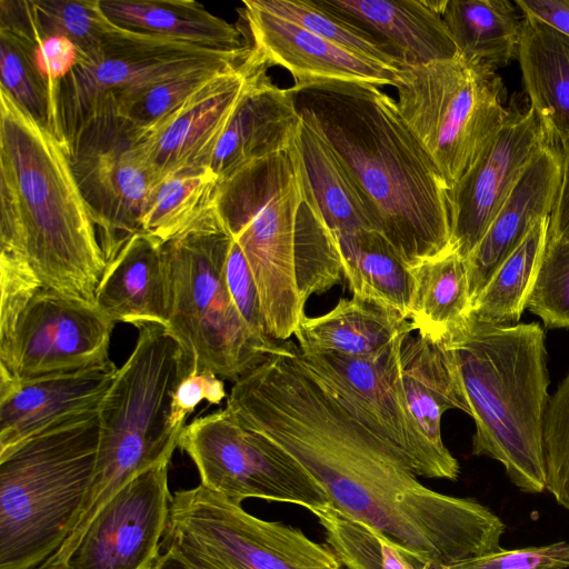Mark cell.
<instances>
[{
	"label": "cell",
	"instance_id": "cell-18",
	"mask_svg": "<svg viewBox=\"0 0 569 569\" xmlns=\"http://www.w3.org/2000/svg\"><path fill=\"white\" fill-rule=\"evenodd\" d=\"M263 63L251 50L218 74L181 108L144 132L143 144L158 183L183 171L209 168L213 150Z\"/></svg>",
	"mask_w": 569,
	"mask_h": 569
},
{
	"label": "cell",
	"instance_id": "cell-44",
	"mask_svg": "<svg viewBox=\"0 0 569 569\" xmlns=\"http://www.w3.org/2000/svg\"><path fill=\"white\" fill-rule=\"evenodd\" d=\"M34 64L48 87L51 103L50 130L61 140L58 122L60 87L77 66L79 54L76 46L62 36H40L32 48Z\"/></svg>",
	"mask_w": 569,
	"mask_h": 569
},
{
	"label": "cell",
	"instance_id": "cell-3",
	"mask_svg": "<svg viewBox=\"0 0 569 569\" xmlns=\"http://www.w3.org/2000/svg\"><path fill=\"white\" fill-rule=\"evenodd\" d=\"M0 249L23 253L44 288L94 305L107 261L69 150L1 87Z\"/></svg>",
	"mask_w": 569,
	"mask_h": 569
},
{
	"label": "cell",
	"instance_id": "cell-1",
	"mask_svg": "<svg viewBox=\"0 0 569 569\" xmlns=\"http://www.w3.org/2000/svg\"><path fill=\"white\" fill-rule=\"evenodd\" d=\"M226 405L244 429L305 467L332 507L377 528L432 569L502 549L506 525L499 516L475 499L422 485L292 341L237 380Z\"/></svg>",
	"mask_w": 569,
	"mask_h": 569
},
{
	"label": "cell",
	"instance_id": "cell-37",
	"mask_svg": "<svg viewBox=\"0 0 569 569\" xmlns=\"http://www.w3.org/2000/svg\"><path fill=\"white\" fill-rule=\"evenodd\" d=\"M32 4L40 34L68 38L79 60L93 57L118 27L106 16L100 0H38Z\"/></svg>",
	"mask_w": 569,
	"mask_h": 569
},
{
	"label": "cell",
	"instance_id": "cell-28",
	"mask_svg": "<svg viewBox=\"0 0 569 569\" xmlns=\"http://www.w3.org/2000/svg\"><path fill=\"white\" fill-rule=\"evenodd\" d=\"M289 149L303 189L332 236L375 230L370 212L338 157L302 119Z\"/></svg>",
	"mask_w": 569,
	"mask_h": 569
},
{
	"label": "cell",
	"instance_id": "cell-16",
	"mask_svg": "<svg viewBox=\"0 0 569 569\" xmlns=\"http://www.w3.org/2000/svg\"><path fill=\"white\" fill-rule=\"evenodd\" d=\"M169 463L142 471L119 489L59 569H152L169 519Z\"/></svg>",
	"mask_w": 569,
	"mask_h": 569
},
{
	"label": "cell",
	"instance_id": "cell-5",
	"mask_svg": "<svg viewBox=\"0 0 569 569\" xmlns=\"http://www.w3.org/2000/svg\"><path fill=\"white\" fill-rule=\"evenodd\" d=\"M216 213L244 254L266 316H298L312 295L329 289V243L305 202L290 149L254 160L219 180Z\"/></svg>",
	"mask_w": 569,
	"mask_h": 569
},
{
	"label": "cell",
	"instance_id": "cell-38",
	"mask_svg": "<svg viewBox=\"0 0 569 569\" xmlns=\"http://www.w3.org/2000/svg\"><path fill=\"white\" fill-rule=\"evenodd\" d=\"M34 41L23 33L0 28V87L36 121L50 129V96L33 61Z\"/></svg>",
	"mask_w": 569,
	"mask_h": 569
},
{
	"label": "cell",
	"instance_id": "cell-11",
	"mask_svg": "<svg viewBox=\"0 0 569 569\" xmlns=\"http://www.w3.org/2000/svg\"><path fill=\"white\" fill-rule=\"evenodd\" d=\"M250 47L233 51L211 50L162 37L117 27L91 58L78 60L63 79L58 99L61 140L68 146L80 128L99 110L116 111L152 87L210 66L243 61Z\"/></svg>",
	"mask_w": 569,
	"mask_h": 569
},
{
	"label": "cell",
	"instance_id": "cell-40",
	"mask_svg": "<svg viewBox=\"0 0 569 569\" xmlns=\"http://www.w3.org/2000/svg\"><path fill=\"white\" fill-rule=\"evenodd\" d=\"M527 308L547 328H569V240H547Z\"/></svg>",
	"mask_w": 569,
	"mask_h": 569
},
{
	"label": "cell",
	"instance_id": "cell-26",
	"mask_svg": "<svg viewBox=\"0 0 569 569\" xmlns=\"http://www.w3.org/2000/svg\"><path fill=\"white\" fill-rule=\"evenodd\" d=\"M518 61L546 141L556 144L569 134V36L522 14Z\"/></svg>",
	"mask_w": 569,
	"mask_h": 569
},
{
	"label": "cell",
	"instance_id": "cell-39",
	"mask_svg": "<svg viewBox=\"0 0 569 569\" xmlns=\"http://www.w3.org/2000/svg\"><path fill=\"white\" fill-rule=\"evenodd\" d=\"M234 66L237 64L203 67L166 80L116 112L147 133L181 108L218 74Z\"/></svg>",
	"mask_w": 569,
	"mask_h": 569
},
{
	"label": "cell",
	"instance_id": "cell-8",
	"mask_svg": "<svg viewBox=\"0 0 569 569\" xmlns=\"http://www.w3.org/2000/svg\"><path fill=\"white\" fill-rule=\"evenodd\" d=\"M231 237L214 210L181 236L163 243L171 283L168 329L194 365L236 382L280 341L268 345L246 327L226 283Z\"/></svg>",
	"mask_w": 569,
	"mask_h": 569
},
{
	"label": "cell",
	"instance_id": "cell-27",
	"mask_svg": "<svg viewBox=\"0 0 569 569\" xmlns=\"http://www.w3.org/2000/svg\"><path fill=\"white\" fill-rule=\"evenodd\" d=\"M400 375L409 410L428 441L450 453L441 436V419L449 409L469 415L451 361L441 340L407 332L399 346Z\"/></svg>",
	"mask_w": 569,
	"mask_h": 569
},
{
	"label": "cell",
	"instance_id": "cell-45",
	"mask_svg": "<svg viewBox=\"0 0 569 569\" xmlns=\"http://www.w3.org/2000/svg\"><path fill=\"white\" fill-rule=\"evenodd\" d=\"M449 569H569V542L500 549L448 566Z\"/></svg>",
	"mask_w": 569,
	"mask_h": 569
},
{
	"label": "cell",
	"instance_id": "cell-36",
	"mask_svg": "<svg viewBox=\"0 0 569 569\" xmlns=\"http://www.w3.org/2000/svg\"><path fill=\"white\" fill-rule=\"evenodd\" d=\"M271 14L301 26L327 41L391 68L400 63L391 50L365 30L323 9L315 0H252Z\"/></svg>",
	"mask_w": 569,
	"mask_h": 569
},
{
	"label": "cell",
	"instance_id": "cell-9",
	"mask_svg": "<svg viewBox=\"0 0 569 569\" xmlns=\"http://www.w3.org/2000/svg\"><path fill=\"white\" fill-rule=\"evenodd\" d=\"M395 88L402 119L448 190L475 163L508 116L496 70L460 53L401 66Z\"/></svg>",
	"mask_w": 569,
	"mask_h": 569
},
{
	"label": "cell",
	"instance_id": "cell-33",
	"mask_svg": "<svg viewBox=\"0 0 569 569\" xmlns=\"http://www.w3.org/2000/svg\"><path fill=\"white\" fill-rule=\"evenodd\" d=\"M550 217L540 219L521 244L501 263L471 307L468 319L515 326L531 295L546 248Z\"/></svg>",
	"mask_w": 569,
	"mask_h": 569
},
{
	"label": "cell",
	"instance_id": "cell-4",
	"mask_svg": "<svg viewBox=\"0 0 569 569\" xmlns=\"http://www.w3.org/2000/svg\"><path fill=\"white\" fill-rule=\"evenodd\" d=\"M441 341L476 423L472 455L499 461L521 491L543 492L550 396L540 325L496 327L467 318Z\"/></svg>",
	"mask_w": 569,
	"mask_h": 569
},
{
	"label": "cell",
	"instance_id": "cell-50",
	"mask_svg": "<svg viewBox=\"0 0 569 569\" xmlns=\"http://www.w3.org/2000/svg\"><path fill=\"white\" fill-rule=\"evenodd\" d=\"M435 569H449V567L448 566H439V567H437Z\"/></svg>",
	"mask_w": 569,
	"mask_h": 569
},
{
	"label": "cell",
	"instance_id": "cell-13",
	"mask_svg": "<svg viewBox=\"0 0 569 569\" xmlns=\"http://www.w3.org/2000/svg\"><path fill=\"white\" fill-rule=\"evenodd\" d=\"M178 447L194 462L201 485L234 503L258 498L298 505L309 511L329 503L305 467L244 429L227 408L184 426Z\"/></svg>",
	"mask_w": 569,
	"mask_h": 569
},
{
	"label": "cell",
	"instance_id": "cell-19",
	"mask_svg": "<svg viewBox=\"0 0 569 569\" xmlns=\"http://www.w3.org/2000/svg\"><path fill=\"white\" fill-rule=\"evenodd\" d=\"M249 30L251 53L266 67L288 70L293 86L343 81L396 87L399 68L345 50L301 26L271 14L252 0L239 10Z\"/></svg>",
	"mask_w": 569,
	"mask_h": 569
},
{
	"label": "cell",
	"instance_id": "cell-25",
	"mask_svg": "<svg viewBox=\"0 0 569 569\" xmlns=\"http://www.w3.org/2000/svg\"><path fill=\"white\" fill-rule=\"evenodd\" d=\"M412 323L390 307L352 296L340 299L325 315L305 317L295 337L307 353H336L346 357H371L386 350Z\"/></svg>",
	"mask_w": 569,
	"mask_h": 569
},
{
	"label": "cell",
	"instance_id": "cell-22",
	"mask_svg": "<svg viewBox=\"0 0 569 569\" xmlns=\"http://www.w3.org/2000/svg\"><path fill=\"white\" fill-rule=\"evenodd\" d=\"M385 43L401 66L451 59L458 49L442 20L447 0H315Z\"/></svg>",
	"mask_w": 569,
	"mask_h": 569
},
{
	"label": "cell",
	"instance_id": "cell-14",
	"mask_svg": "<svg viewBox=\"0 0 569 569\" xmlns=\"http://www.w3.org/2000/svg\"><path fill=\"white\" fill-rule=\"evenodd\" d=\"M407 332L411 331L371 357L301 353L349 411L391 446L416 476L453 481L460 473L458 460L428 441L408 407L399 365V346Z\"/></svg>",
	"mask_w": 569,
	"mask_h": 569
},
{
	"label": "cell",
	"instance_id": "cell-34",
	"mask_svg": "<svg viewBox=\"0 0 569 569\" xmlns=\"http://www.w3.org/2000/svg\"><path fill=\"white\" fill-rule=\"evenodd\" d=\"M219 179L209 169L189 170L161 181L141 220V232L166 243L214 210Z\"/></svg>",
	"mask_w": 569,
	"mask_h": 569
},
{
	"label": "cell",
	"instance_id": "cell-7",
	"mask_svg": "<svg viewBox=\"0 0 569 569\" xmlns=\"http://www.w3.org/2000/svg\"><path fill=\"white\" fill-rule=\"evenodd\" d=\"M99 410L0 456V569H38L70 536L94 476Z\"/></svg>",
	"mask_w": 569,
	"mask_h": 569
},
{
	"label": "cell",
	"instance_id": "cell-32",
	"mask_svg": "<svg viewBox=\"0 0 569 569\" xmlns=\"http://www.w3.org/2000/svg\"><path fill=\"white\" fill-rule=\"evenodd\" d=\"M509 0H447L442 20L458 53L492 69L518 59L522 32Z\"/></svg>",
	"mask_w": 569,
	"mask_h": 569
},
{
	"label": "cell",
	"instance_id": "cell-31",
	"mask_svg": "<svg viewBox=\"0 0 569 569\" xmlns=\"http://www.w3.org/2000/svg\"><path fill=\"white\" fill-rule=\"evenodd\" d=\"M411 272L409 321L422 337L442 340L461 327L471 311L466 259L449 249L412 267Z\"/></svg>",
	"mask_w": 569,
	"mask_h": 569
},
{
	"label": "cell",
	"instance_id": "cell-23",
	"mask_svg": "<svg viewBox=\"0 0 569 569\" xmlns=\"http://www.w3.org/2000/svg\"><path fill=\"white\" fill-rule=\"evenodd\" d=\"M261 71L251 81L220 137L209 169L219 180L246 164L291 146L301 117L290 89Z\"/></svg>",
	"mask_w": 569,
	"mask_h": 569
},
{
	"label": "cell",
	"instance_id": "cell-12",
	"mask_svg": "<svg viewBox=\"0 0 569 569\" xmlns=\"http://www.w3.org/2000/svg\"><path fill=\"white\" fill-rule=\"evenodd\" d=\"M144 131L113 108L97 111L67 148L80 192L108 262L136 233L159 184Z\"/></svg>",
	"mask_w": 569,
	"mask_h": 569
},
{
	"label": "cell",
	"instance_id": "cell-49",
	"mask_svg": "<svg viewBox=\"0 0 569 569\" xmlns=\"http://www.w3.org/2000/svg\"><path fill=\"white\" fill-rule=\"evenodd\" d=\"M152 569H216L197 557L174 548L161 550Z\"/></svg>",
	"mask_w": 569,
	"mask_h": 569
},
{
	"label": "cell",
	"instance_id": "cell-2",
	"mask_svg": "<svg viewBox=\"0 0 569 569\" xmlns=\"http://www.w3.org/2000/svg\"><path fill=\"white\" fill-rule=\"evenodd\" d=\"M301 119L331 148L356 184L376 231L415 267L450 249L448 189L402 119L370 83L289 88Z\"/></svg>",
	"mask_w": 569,
	"mask_h": 569
},
{
	"label": "cell",
	"instance_id": "cell-35",
	"mask_svg": "<svg viewBox=\"0 0 569 569\" xmlns=\"http://www.w3.org/2000/svg\"><path fill=\"white\" fill-rule=\"evenodd\" d=\"M327 543L346 569H432L377 528L330 503L312 509Z\"/></svg>",
	"mask_w": 569,
	"mask_h": 569
},
{
	"label": "cell",
	"instance_id": "cell-29",
	"mask_svg": "<svg viewBox=\"0 0 569 569\" xmlns=\"http://www.w3.org/2000/svg\"><path fill=\"white\" fill-rule=\"evenodd\" d=\"M106 16L118 27L198 47L242 49L239 30L192 0H100Z\"/></svg>",
	"mask_w": 569,
	"mask_h": 569
},
{
	"label": "cell",
	"instance_id": "cell-6",
	"mask_svg": "<svg viewBox=\"0 0 569 569\" xmlns=\"http://www.w3.org/2000/svg\"><path fill=\"white\" fill-rule=\"evenodd\" d=\"M99 410L94 476L77 525L47 561L59 569L103 505L142 471L170 462L182 429L171 425L172 398L194 365L168 327L142 322Z\"/></svg>",
	"mask_w": 569,
	"mask_h": 569
},
{
	"label": "cell",
	"instance_id": "cell-43",
	"mask_svg": "<svg viewBox=\"0 0 569 569\" xmlns=\"http://www.w3.org/2000/svg\"><path fill=\"white\" fill-rule=\"evenodd\" d=\"M224 276L232 302L249 331L264 343L278 342L268 336L253 276L243 252L232 238L227 254Z\"/></svg>",
	"mask_w": 569,
	"mask_h": 569
},
{
	"label": "cell",
	"instance_id": "cell-42",
	"mask_svg": "<svg viewBox=\"0 0 569 569\" xmlns=\"http://www.w3.org/2000/svg\"><path fill=\"white\" fill-rule=\"evenodd\" d=\"M28 258L16 250L0 251V357L11 345L20 316L42 288Z\"/></svg>",
	"mask_w": 569,
	"mask_h": 569
},
{
	"label": "cell",
	"instance_id": "cell-17",
	"mask_svg": "<svg viewBox=\"0 0 569 569\" xmlns=\"http://www.w3.org/2000/svg\"><path fill=\"white\" fill-rule=\"evenodd\" d=\"M547 144L533 109L510 103L508 116L475 163L448 190L450 249L467 258L479 243L522 173Z\"/></svg>",
	"mask_w": 569,
	"mask_h": 569
},
{
	"label": "cell",
	"instance_id": "cell-41",
	"mask_svg": "<svg viewBox=\"0 0 569 569\" xmlns=\"http://www.w3.org/2000/svg\"><path fill=\"white\" fill-rule=\"evenodd\" d=\"M546 490L569 510V373L549 398L543 419Z\"/></svg>",
	"mask_w": 569,
	"mask_h": 569
},
{
	"label": "cell",
	"instance_id": "cell-21",
	"mask_svg": "<svg viewBox=\"0 0 569 569\" xmlns=\"http://www.w3.org/2000/svg\"><path fill=\"white\" fill-rule=\"evenodd\" d=\"M561 184V154L547 143L527 167L483 237L466 258L471 307L533 226L550 217Z\"/></svg>",
	"mask_w": 569,
	"mask_h": 569
},
{
	"label": "cell",
	"instance_id": "cell-46",
	"mask_svg": "<svg viewBox=\"0 0 569 569\" xmlns=\"http://www.w3.org/2000/svg\"><path fill=\"white\" fill-rule=\"evenodd\" d=\"M227 397L223 380L209 371H192L179 383L171 405V425L182 429L187 417L203 400L220 405Z\"/></svg>",
	"mask_w": 569,
	"mask_h": 569
},
{
	"label": "cell",
	"instance_id": "cell-47",
	"mask_svg": "<svg viewBox=\"0 0 569 569\" xmlns=\"http://www.w3.org/2000/svg\"><path fill=\"white\" fill-rule=\"evenodd\" d=\"M556 146L561 154V184L556 207L550 216L548 238L551 241L569 240V134Z\"/></svg>",
	"mask_w": 569,
	"mask_h": 569
},
{
	"label": "cell",
	"instance_id": "cell-20",
	"mask_svg": "<svg viewBox=\"0 0 569 569\" xmlns=\"http://www.w3.org/2000/svg\"><path fill=\"white\" fill-rule=\"evenodd\" d=\"M118 369L108 361L28 380L0 379V456L52 427L98 411Z\"/></svg>",
	"mask_w": 569,
	"mask_h": 569
},
{
	"label": "cell",
	"instance_id": "cell-48",
	"mask_svg": "<svg viewBox=\"0 0 569 569\" xmlns=\"http://www.w3.org/2000/svg\"><path fill=\"white\" fill-rule=\"evenodd\" d=\"M522 14L535 17L569 36V0H516Z\"/></svg>",
	"mask_w": 569,
	"mask_h": 569
},
{
	"label": "cell",
	"instance_id": "cell-15",
	"mask_svg": "<svg viewBox=\"0 0 569 569\" xmlns=\"http://www.w3.org/2000/svg\"><path fill=\"white\" fill-rule=\"evenodd\" d=\"M114 325L96 305L42 287L0 357V379L28 380L104 365Z\"/></svg>",
	"mask_w": 569,
	"mask_h": 569
},
{
	"label": "cell",
	"instance_id": "cell-30",
	"mask_svg": "<svg viewBox=\"0 0 569 569\" xmlns=\"http://www.w3.org/2000/svg\"><path fill=\"white\" fill-rule=\"evenodd\" d=\"M332 237L352 295L390 307L409 320L411 268L388 240L371 229Z\"/></svg>",
	"mask_w": 569,
	"mask_h": 569
},
{
	"label": "cell",
	"instance_id": "cell-10",
	"mask_svg": "<svg viewBox=\"0 0 569 569\" xmlns=\"http://www.w3.org/2000/svg\"><path fill=\"white\" fill-rule=\"evenodd\" d=\"M174 548L216 569H342L328 543L299 528L248 513L201 483L172 495L161 550Z\"/></svg>",
	"mask_w": 569,
	"mask_h": 569
},
{
	"label": "cell",
	"instance_id": "cell-24",
	"mask_svg": "<svg viewBox=\"0 0 569 569\" xmlns=\"http://www.w3.org/2000/svg\"><path fill=\"white\" fill-rule=\"evenodd\" d=\"M94 305L113 322L167 327L171 283L163 243L143 232L133 234L107 262Z\"/></svg>",
	"mask_w": 569,
	"mask_h": 569
}]
</instances>
